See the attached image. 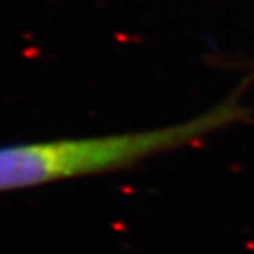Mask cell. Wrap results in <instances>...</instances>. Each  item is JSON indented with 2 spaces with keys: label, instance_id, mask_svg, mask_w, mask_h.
Returning <instances> with one entry per match:
<instances>
[{
  "label": "cell",
  "instance_id": "cell-1",
  "mask_svg": "<svg viewBox=\"0 0 254 254\" xmlns=\"http://www.w3.org/2000/svg\"><path fill=\"white\" fill-rule=\"evenodd\" d=\"M235 116L236 109L225 106L162 129L3 145L0 147V191L127 169L147 157L190 144Z\"/></svg>",
  "mask_w": 254,
  "mask_h": 254
}]
</instances>
